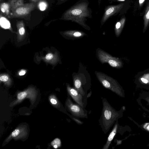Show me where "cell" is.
I'll list each match as a JSON object with an SVG mask.
<instances>
[{
	"label": "cell",
	"mask_w": 149,
	"mask_h": 149,
	"mask_svg": "<svg viewBox=\"0 0 149 149\" xmlns=\"http://www.w3.org/2000/svg\"><path fill=\"white\" fill-rule=\"evenodd\" d=\"M89 4L88 0H79L64 12L60 19L74 22L87 29H89L86 23L88 19L92 18Z\"/></svg>",
	"instance_id": "6da1fadb"
},
{
	"label": "cell",
	"mask_w": 149,
	"mask_h": 149,
	"mask_svg": "<svg viewBox=\"0 0 149 149\" xmlns=\"http://www.w3.org/2000/svg\"><path fill=\"white\" fill-rule=\"evenodd\" d=\"M102 108L99 124L104 134H107L116 122L122 116V109L117 111L105 98L102 97Z\"/></svg>",
	"instance_id": "7a4b0ae2"
},
{
	"label": "cell",
	"mask_w": 149,
	"mask_h": 149,
	"mask_svg": "<svg viewBox=\"0 0 149 149\" xmlns=\"http://www.w3.org/2000/svg\"><path fill=\"white\" fill-rule=\"evenodd\" d=\"M37 7V3L30 2L24 3V5L16 8L9 14L8 18H22L26 20L30 19L31 14Z\"/></svg>",
	"instance_id": "3957f363"
},
{
	"label": "cell",
	"mask_w": 149,
	"mask_h": 149,
	"mask_svg": "<svg viewBox=\"0 0 149 149\" xmlns=\"http://www.w3.org/2000/svg\"><path fill=\"white\" fill-rule=\"evenodd\" d=\"M69 95L65 103L66 109L73 117L78 118H88V111L77 103L73 102Z\"/></svg>",
	"instance_id": "277c9868"
},
{
	"label": "cell",
	"mask_w": 149,
	"mask_h": 149,
	"mask_svg": "<svg viewBox=\"0 0 149 149\" xmlns=\"http://www.w3.org/2000/svg\"><path fill=\"white\" fill-rule=\"evenodd\" d=\"M100 81L106 88L109 90L119 96L125 97L124 91L122 87L116 80L108 77L99 78Z\"/></svg>",
	"instance_id": "5b68a950"
},
{
	"label": "cell",
	"mask_w": 149,
	"mask_h": 149,
	"mask_svg": "<svg viewBox=\"0 0 149 149\" xmlns=\"http://www.w3.org/2000/svg\"><path fill=\"white\" fill-rule=\"evenodd\" d=\"M134 83L138 87L149 90V68L139 72L135 76Z\"/></svg>",
	"instance_id": "8992f818"
},
{
	"label": "cell",
	"mask_w": 149,
	"mask_h": 149,
	"mask_svg": "<svg viewBox=\"0 0 149 149\" xmlns=\"http://www.w3.org/2000/svg\"><path fill=\"white\" fill-rule=\"evenodd\" d=\"M67 90L69 95L77 104L85 108L87 104L88 96L83 95L75 88L69 85L67 86Z\"/></svg>",
	"instance_id": "52a82bcc"
},
{
	"label": "cell",
	"mask_w": 149,
	"mask_h": 149,
	"mask_svg": "<svg viewBox=\"0 0 149 149\" xmlns=\"http://www.w3.org/2000/svg\"><path fill=\"white\" fill-rule=\"evenodd\" d=\"M124 5V3L113 5H109L106 6L101 18V24H103L110 17L119 13Z\"/></svg>",
	"instance_id": "ba28073f"
},
{
	"label": "cell",
	"mask_w": 149,
	"mask_h": 149,
	"mask_svg": "<svg viewBox=\"0 0 149 149\" xmlns=\"http://www.w3.org/2000/svg\"><path fill=\"white\" fill-rule=\"evenodd\" d=\"M37 92L36 89L33 88H30L25 91L18 93L16 100L13 102V105H14L20 102L25 98H29L31 102L36 100L37 96Z\"/></svg>",
	"instance_id": "9c48e42d"
},
{
	"label": "cell",
	"mask_w": 149,
	"mask_h": 149,
	"mask_svg": "<svg viewBox=\"0 0 149 149\" xmlns=\"http://www.w3.org/2000/svg\"><path fill=\"white\" fill-rule=\"evenodd\" d=\"M26 128L23 126H20L15 129L6 139V141L11 139H18L25 137L27 134Z\"/></svg>",
	"instance_id": "30bf717a"
},
{
	"label": "cell",
	"mask_w": 149,
	"mask_h": 149,
	"mask_svg": "<svg viewBox=\"0 0 149 149\" xmlns=\"http://www.w3.org/2000/svg\"><path fill=\"white\" fill-rule=\"evenodd\" d=\"M119 126L118 120L114 125L113 127L109 133L106 143L104 145L102 149H108L109 148L112 141L119 130Z\"/></svg>",
	"instance_id": "8fae6325"
},
{
	"label": "cell",
	"mask_w": 149,
	"mask_h": 149,
	"mask_svg": "<svg viewBox=\"0 0 149 149\" xmlns=\"http://www.w3.org/2000/svg\"><path fill=\"white\" fill-rule=\"evenodd\" d=\"M8 2L10 6L11 12L24 3V0H9Z\"/></svg>",
	"instance_id": "7c38bea8"
},
{
	"label": "cell",
	"mask_w": 149,
	"mask_h": 149,
	"mask_svg": "<svg viewBox=\"0 0 149 149\" xmlns=\"http://www.w3.org/2000/svg\"><path fill=\"white\" fill-rule=\"evenodd\" d=\"M125 18L123 17L116 23L115 30L116 33L117 35H119L121 33L125 24Z\"/></svg>",
	"instance_id": "4fadbf2b"
},
{
	"label": "cell",
	"mask_w": 149,
	"mask_h": 149,
	"mask_svg": "<svg viewBox=\"0 0 149 149\" xmlns=\"http://www.w3.org/2000/svg\"><path fill=\"white\" fill-rule=\"evenodd\" d=\"M0 9L1 13L8 16L10 13V4L8 2L6 3H2L0 4Z\"/></svg>",
	"instance_id": "5bb4252c"
},
{
	"label": "cell",
	"mask_w": 149,
	"mask_h": 149,
	"mask_svg": "<svg viewBox=\"0 0 149 149\" xmlns=\"http://www.w3.org/2000/svg\"><path fill=\"white\" fill-rule=\"evenodd\" d=\"M144 20L143 32L144 33L147 29L149 23V4L147 6L145 11Z\"/></svg>",
	"instance_id": "9a60e30c"
},
{
	"label": "cell",
	"mask_w": 149,
	"mask_h": 149,
	"mask_svg": "<svg viewBox=\"0 0 149 149\" xmlns=\"http://www.w3.org/2000/svg\"><path fill=\"white\" fill-rule=\"evenodd\" d=\"M48 4L46 0H41L37 3V7L40 10L44 11L47 9Z\"/></svg>",
	"instance_id": "2e32d148"
},
{
	"label": "cell",
	"mask_w": 149,
	"mask_h": 149,
	"mask_svg": "<svg viewBox=\"0 0 149 149\" xmlns=\"http://www.w3.org/2000/svg\"><path fill=\"white\" fill-rule=\"evenodd\" d=\"M49 100L51 103L56 107H59L60 103L54 95L51 96L49 97Z\"/></svg>",
	"instance_id": "e0dca14e"
},
{
	"label": "cell",
	"mask_w": 149,
	"mask_h": 149,
	"mask_svg": "<svg viewBox=\"0 0 149 149\" xmlns=\"http://www.w3.org/2000/svg\"><path fill=\"white\" fill-rule=\"evenodd\" d=\"M51 145L54 148H57L60 147L61 145V140L58 138L55 139L52 142Z\"/></svg>",
	"instance_id": "ac0fdd59"
},
{
	"label": "cell",
	"mask_w": 149,
	"mask_h": 149,
	"mask_svg": "<svg viewBox=\"0 0 149 149\" xmlns=\"http://www.w3.org/2000/svg\"><path fill=\"white\" fill-rule=\"evenodd\" d=\"M4 18V20H2V21L0 22V24L1 26L4 28L8 29L10 28V23L7 20Z\"/></svg>",
	"instance_id": "d6986e66"
},
{
	"label": "cell",
	"mask_w": 149,
	"mask_h": 149,
	"mask_svg": "<svg viewBox=\"0 0 149 149\" xmlns=\"http://www.w3.org/2000/svg\"><path fill=\"white\" fill-rule=\"evenodd\" d=\"M69 32L73 34V36L75 37H79L82 35V33L79 31H68Z\"/></svg>",
	"instance_id": "ffe728a7"
},
{
	"label": "cell",
	"mask_w": 149,
	"mask_h": 149,
	"mask_svg": "<svg viewBox=\"0 0 149 149\" xmlns=\"http://www.w3.org/2000/svg\"><path fill=\"white\" fill-rule=\"evenodd\" d=\"M8 77L5 75L1 76L0 77V80L2 81L6 82L8 81Z\"/></svg>",
	"instance_id": "44dd1931"
},
{
	"label": "cell",
	"mask_w": 149,
	"mask_h": 149,
	"mask_svg": "<svg viewBox=\"0 0 149 149\" xmlns=\"http://www.w3.org/2000/svg\"><path fill=\"white\" fill-rule=\"evenodd\" d=\"M142 126L144 130L149 132V123H144Z\"/></svg>",
	"instance_id": "7402d4cb"
},
{
	"label": "cell",
	"mask_w": 149,
	"mask_h": 149,
	"mask_svg": "<svg viewBox=\"0 0 149 149\" xmlns=\"http://www.w3.org/2000/svg\"><path fill=\"white\" fill-rule=\"evenodd\" d=\"M54 57L53 54L51 53H49L47 54L45 56V58L47 60H50Z\"/></svg>",
	"instance_id": "603a6c76"
},
{
	"label": "cell",
	"mask_w": 149,
	"mask_h": 149,
	"mask_svg": "<svg viewBox=\"0 0 149 149\" xmlns=\"http://www.w3.org/2000/svg\"><path fill=\"white\" fill-rule=\"evenodd\" d=\"M69 0H57L56 4L57 5H60Z\"/></svg>",
	"instance_id": "cb8c5ba5"
},
{
	"label": "cell",
	"mask_w": 149,
	"mask_h": 149,
	"mask_svg": "<svg viewBox=\"0 0 149 149\" xmlns=\"http://www.w3.org/2000/svg\"><path fill=\"white\" fill-rule=\"evenodd\" d=\"M26 71L24 70H21L19 73V75L20 76L23 75L25 74Z\"/></svg>",
	"instance_id": "d4e9b609"
},
{
	"label": "cell",
	"mask_w": 149,
	"mask_h": 149,
	"mask_svg": "<svg viewBox=\"0 0 149 149\" xmlns=\"http://www.w3.org/2000/svg\"><path fill=\"white\" fill-rule=\"evenodd\" d=\"M145 0H139V6L141 7L143 5Z\"/></svg>",
	"instance_id": "484cf974"
},
{
	"label": "cell",
	"mask_w": 149,
	"mask_h": 149,
	"mask_svg": "<svg viewBox=\"0 0 149 149\" xmlns=\"http://www.w3.org/2000/svg\"><path fill=\"white\" fill-rule=\"evenodd\" d=\"M145 99L147 101L148 104H149V96H147L145 98Z\"/></svg>",
	"instance_id": "4316f807"
},
{
	"label": "cell",
	"mask_w": 149,
	"mask_h": 149,
	"mask_svg": "<svg viewBox=\"0 0 149 149\" xmlns=\"http://www.w3.org/2000/svg\"><path fill=\"white\" fill-rule=\"evenodd\" d=\"M32 2L37 3L40 1L41 0H30Z\"/></svg>",
	"instance_id": "83f0119b"
},
{
	"label": "cell",
	"mask_w": 149,
	"mask_h": 149,
	"mask_svg": "<svg viewBox=\"0 0 149 149\" xmlns=\"http://www.w3.org/2000/svg\"><path fill=\"white\" fill-rule=\"evenodd\" d=\"M101 0H99L98 1V5L100 6L101 3Z\"/></svg>",
	"instance_id": "f1b7e54d"
},
{
	"label": "cell",
	"mask_w": 149,
	"mask_h": 149,
	"mask_svg": "<svg viewBox=\"0 0 149 149\" xmlns=\"http://www.w3.org/2000/svg\"><path fill=\"white\" fill-rule=\"evenodd\" d=\"M108 0L110 1V2H112V1H115V0Z\"/></svg>",
	"instance_id": "f546056e"
},
{
	"label": "cell",
	"mask_w": 149,
	"mask_h": 149,
	"mask_svg": "<svg viewBox=\"0 0 149 149\" xmlns=\"http://www.w3.org/2000/svg\"><path fill=\"white\" fill-rule=\"evenodd\" d=\"M118 0L120 1H124V0Z\"/></svg>",
	"instance_id": "4dcf8cb0"
},
{
	"label": "cell",
	"mask_w": 149,
	"mask_h": 149,
	"mask_svg": "<svg viewBox=\"0 0 149 149\" xmlns=\"http://www.w3.org/2000/svg\"><path fill=\"white\" fill-rule=\"evenodd\" d=\"M147 146H149V144H148L147 145Z\"/></svg>",
	"instance_id": "1f68e13d"
},
{
	"label": "cell",
	"mask_w": 149,
	"mask_h": 149,
	"mask_svg": "<svg viewBox=\"0 0 149 149\" xmlns=\"http://www.w3.org/2000/svg\"><path fill=\"white\" fill-rule=\"evenodd\" d=\"M2 0H0V1H1Z\"/></svg>",
	"instance_id": "d6a6232c"
}]
</instances>
